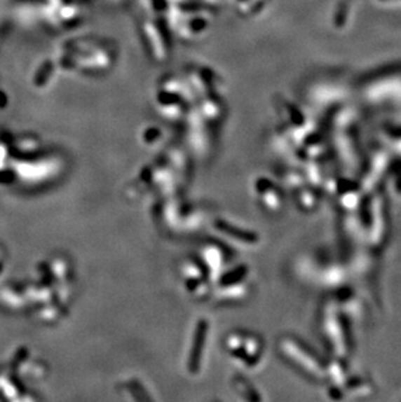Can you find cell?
I'll use <instances>...</instances> for the list:
<instances>
[{"instance_id": "8", "label": "cell", "mask_w": 401, "mask_h": 402, "mask_svg": "<svg viewBox=\"0 0 401 402\" xmlns=\"http://www.w3.org/2000/svg\"><path fill=\"white\" fill-rule=\"evenodd\" d=\"M247 292V285L245 280L237 283L220 284L218 289L219 300H238L245 296Z\"/></svg>"}, {"instance_id": "3", "label": "cell", "mask_w": 401, "mask_h": 402, "mask_svg": "<svg viewBox=\"0 0 401 402\" xmlns=\"http://www.w3.org/2000/svg\"><path fill=\"white\" fill-rule=\"evenodd\" d=\"M279 347L284 356L292 359V362L300 366L301 368H305L314 376L323 375V367L319 363L318 359L310 353L309 349L302 347L294 338H282Z\"/></svg>"}, {"instance_id": "6", "label": "cell", "mask_w": 401, "mask_h": 402, "mask_svg": "<svg viewBox=\"0 0 401 402\" xmlns=\"http://www.w3.org/2000/svg\"><path fill=\"white\" fill-rule=\"evenodd\" d=\"M214 229L218 232L219 235H223V237L232 241L233 244L238 245H253L258 242V237L253 232L246 230V229L235 227V224L229 223L227 220L217 219L214 221Z\"/></svg>"}, {"instance_id": "7", "label": "cell", "mask_w": 401, "mask_h": 402, "mask_svg": "<svg viewBox=\"0 0 401 402\" xmlns=\"http://www.w3.org/2000/svg\"><path fill=\"white\" fill-rule=\"evenodd\" d=\"M254 189L267 210L278 211L282 207V195L273 183L261 177L255 181Z\"/></svg>"}, {"instance_id": "2", "label": "cell", "mask_w": 401, "mask_h": 402, "mask_svg": "<svg viewBox=\"0 0 401 402\" xmlns=\"http://www.w3.org/2000/svg\"><path fill=\"white\" fill-rule=\"evenodd\" d=\"M182 280L185 289L193 297H205L210 291L209 274L206 268L200 263V259H188L182 267Z\"/></svg>"}, {"instance_id": "1", "label": "cell", "mask_w": 401, "mask_h": 402, "mask_svg": "<svg viewBox=\"0 0 401 402\" xmlns=\"http://www.w3.org/2000/svg\"><path fill=\"white\" fill-rule=\"evenodd\" d=\"M226 347L237 365L245 368H253L257 363H259L264 352L259 338L243 332L229 333L226 338Z\"/></svg>"}, {"instance_id": "5", "label": "cell", "mask_w": 401, "mask_h": 402, "mask_svg": "<svg viewBox=\"0 0 401 402\" xmlns=\"http://www.w3.org/2000/svg\"><path fill=\"white\" fill-rule=\"evenodd\" d=\"M209 333V324L208 320H198L196 329H194V336L191 342V353L188 356V371L191 374H197L200 368L202 358L206 347V338Z\"/></svg>"}, {"instance_id": "4", "label": "cell", "mask_w": 401, "mask_h": 402, "mask_svg": "<svg viewBox=\"0 0 401 402\" xmlns=\"http://www.w3.org/2000/svg\"><path fill=\"white\" fill-rule=\"evenodd\" d=\"M227 251L219 244L209 242L200 249V262L206 268L210 279H219L227 265Z\"/></svg>"}]
</instances>
